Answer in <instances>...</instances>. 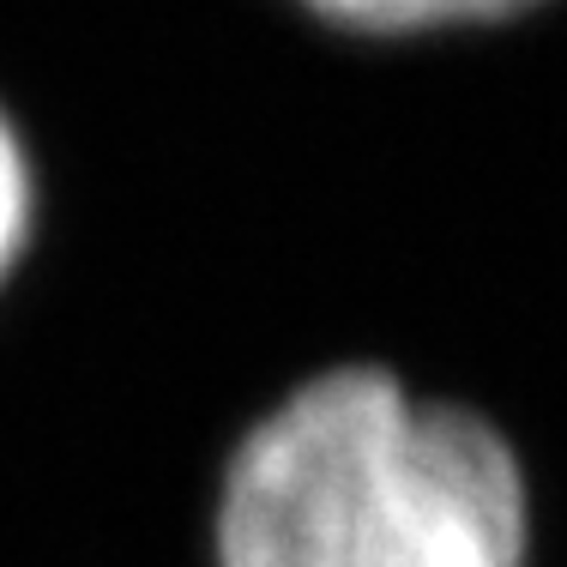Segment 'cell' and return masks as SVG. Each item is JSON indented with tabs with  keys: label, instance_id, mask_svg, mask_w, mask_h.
<instances>
[{
	"label": "cell",
	"instance_id": "cell-1",
	"mask_svg": "<svg viewBox=\"0 0 567 567\" xmlns=\"http://www.w3.org/2000/svg\"><path fill=\"white\" fill-rule=\"evenodd\" d=\"M212 567H532L537 495L489 411L386 362H332L218 465Z\"/></svg>",
	"mask_w": 567,
	"mask_h": 567
},
{
	"label": "cell",
	"instance_id": "cell-2",
	"mask_svg": "<svg viewBox=\"0 0 567 567\" xmlns=\"http://www.w3.org/2000/svg\"><path fill=\"white\" fill-rule=\"evenodd\" d=\"M290 7L302 19L327 24V31L404 43V37H453V31L513 24L525 12L549 7V0H290Z\"/></svg>",
	"mask_w": 567,
	"mask_h": 567
},
{
	"label": "cell",
	"instance_id": "cell-3",
	"mask_svg": "<svg viewBox=\"0 0 567 567\" xmlns=\"http://www.w3.org/2000/svg\"><path fill=\"white\" fill-rule=\"evenodd\" d=\"M37 218H43V175H37V152L24 140L19 115L0 103V290L19 278L24 254L37 241Z\"/></svg>",
	"mask_w": 567,
	"mask_h": 567
}]
</instances>
